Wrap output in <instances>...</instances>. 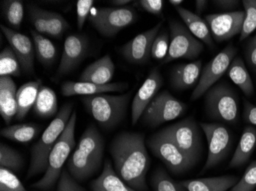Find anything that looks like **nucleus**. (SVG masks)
I'll list each match as a JSON object with an SVG mask.
<instances>
[{
  "label": "nucleus",
  "mask_w": 256,
  "mask_h": 191,
  "mask_svg": "<svg viewBox=\"0 0 256 191\" xmlns=\"http://www.w3.org/2000/svg\"><path fill=\"white\" fill-rule=\"evenodd\" d=\"M256 191V190H254V191Z\"/></svg>",
  "instance_id": "nucleus-51"
},
{
  "label": "nucleus",
  "mask_w": 256,
  "mask_h": 191,
  "mask_svg": "<svg viewBox=\"0 0 256 191\" xmlns=\"http://www.w3.org/2000/svg\"><path fill=\"white\" fill-rule=\"evenodd\" d=\"M128 83L123 82L110 83L104 85L80 81H66L62 85V93L64 97L92 96L110 92H122L128 90Z\"/></svg>",
  "instance_id": "nucleus-19"
},
{
  "label": "nucleus",
  "mask_w": 256,
  "mask_h": 191,
  "mask_svg": "<svg viewBox=\"0 0 256 191\" xmlns=\"http://www.w3.org/2000/svg\"><path fill=\"white\" fill-rule=\"evenodd\" d=\"M109 2L113 4V5H117L118 7H124V5L132 2V1H130V0H112Z\"/></svg>",
  "instance_id": "nucleus-49"
},
{
  "label": "nucleus",
  "mask_w": 256,
  "mask_h": 191,
  "mask_svg": "<svg viewBox=\"0 0 256 191\" xmlns=\"http://www.w3.org/2000/svg\"><path fill=\"white\" fill-rule=\"evenodd\" d=\"M162 84L164 80L159 69L154 67L134 97L132 106V125L134 126L138 123L145 109L158 94Z\"/></svg>",
  "instance_id": "nucleus-17"
},
{
  "label": "nucleus",
  "mask_w": 256,
  "mask_h": 191,
  "mask_svg": "<svg viewBox=\"0 0 256 191\" xmlns=\"http://www.w3.org/2000/svg\"><path fill=\"white\" fill-rule=\"evenodd\" d=\"M89 40L84 34H72L66 38L57 77H62L76 70L88 52Z\"/></svg>",
  "instance_id": "nucleus-16"
},
{
  "label": "nucleus",
  "mask_w": 256,
  "mask_h": 191,
  "mask_svg": "<svg viewBox=\"0 0 256 191\" xmlns=\"http://www.w3.org/2000/svg\"><path fill=\"white\" fill-rule=\"evenodd\" d=\"M24 165L21 154L7 145L0 144V166L12 172H18Z\"/></svg>",
  "instance_id": "nucleus-35"
},
{
  "label": "nucleus",
  "mask_w": 256,
  "mask_h": 191,
  "mask_svg": "<svg viewBox=\"0 0 256 191\" xmlns=\"http://www.w3.org/2000/svg\"><path fill=\"white\" fill-rule=\"evenodd\" d=\"M238 179L236 176L200 178L180 182L188 191H227L234 188Z\"/></svg>",
  "instance_id": "nucleus-24"
},
{
  "label": "nucleus",
  "mask_w": 256,
  "mask_h": 191,
  "mask_svg": "<svg viewBox=\"0 0 256 191\" xmlns=\"http://www.w3.org/2000/svg\"><path fill=\"white\" fill-rule=\"evenodd\" d=\"M27 9H28L30 21L34 26V30L40 34H46L48 11L34 4H28Z\"/></svg>",
  "instance_id": "nucleus-38"
},
{
  "label": "nucleus",
  "mask_w": 256,
  "mask_h": 191,
  "mask_svg": "<svg viewBox=\"0 0 256 191\" xmlns=\"http://www.w3.org/2000/svg\"><path fill=\"white\" fill-rule=\"evenodd\" d=\"M30 31L34 42V52L38 61L46 67L52 65L57 55L56 46L50 39L43 36V34L37 32L36 30L31 29Z\"/></svg>",
  "instance_id": "nucleus-30"
},
{
  "label": "nucleus",
  "mask_w": 256,
  "mask_h": 191,
  "mask_svg": "<svg viewBox=\"0 0 256 191\" xmlns=\"http://www.w3.org/2000/svg\"><path fill=\"white\" fill-rule=\"evenodd\" d=\"M104 140L96 125L90 124L80 136L77 148L68 161L67 169L78 182L94 176L103 163Z\"/></svg>",
  "instance_id": "nucleus-2"
},
{
  "label": "nucleus",
  "mask_w": 256,
  "mask_h": 191,
  "mask_svg": "<svg viewBox=\"0 0 256 191\" xmlns=\"http://www.w3.org/2000/svg\"><path fill=\"white\" fill-rule=\"evenodd\" d=\"M243 119L248 124L256 126V106L246 100L244 101Z\"/></svg>",
  "instance_id": "nucleus-46"
},
{
  "label": "nucleus",
  "mask_w": 256,
  "mask_h": 191,
  "mask_svg": "<svg viewBox=\"0 0 256 191\" xmlns=\"http://www.w3.org/2000/svg\"><path fill=\"white\" fill-rule=\"evenodd\" d=\"M136 10L132 6L92 8L88 20L104 36L112 38L138 19Z\"/></svg>",
  "instance_id": "nucleus-8"
},
{
  "label": "nucleus",
  "mask_w": 256,
  "mask_h": 191,
  "mask_svg": "<svg viewBox=\"0 0 256 191\" xmlns=\"http://www.w3.org/2000/svg\"><path fill=\"white\" fill-rule=\"evenodd\" d=\"M200 127L208 145V156L202 171L204 173L215 168L226 157L232 146V136L230 130L221 123H201Z\"/></svg>",
  "instance_id": "nucleus-13"
},
{
  "label": "nucleus",
  "mask_w": 256,
  "mask_h": 191,
  "mask_svg": "<svg viewBox=\"0 0 256 191\" xmlns=\"http://www.w3.org/2000/svg\"><path fill=\"white\" fill-rule=\"evenodd\" d=\"M90 188L92 191H138L122 180L108 159L104 162L100 176L90 182Z\"/></svg>",
  "instance_id": "nucleus-23"
},
{
  "label": "nucleus",
  "mask_w": 256,
  "mask_h": 191,
  "mask_svg": "<svg viewBox=\"0 0 256 191\" xmlns=\"http://www.w3.org/2000/svg\"><path fill=\"white\" fill-rule=\"evenodd\" d=\"M245 51L247 63L252 68L256 70V34L248 40Z\"/></svg>",
  "instance_id": "nucleus-45"
},
{
  "label": "nucleus",
  "mask_w": 256,
  "mask_h": 191,
  "mask_svg": "<svg viewBox=\"0 0 256 191\" xmlns=\"http://www.w3.org/2000/svg\"><path fill=\"white\" fill-rule=\"evenodd\" d=\"M57 191H86L74 180L68 171L63 169L61 177L58 182Z\"/></svg>",
  "instance_id": "nucleus-43"
},
{
  "label": "nucleus",
  "mask_w": 256,
  "mask_h": 191,
  "mask_svg": "<svg viewBox=\"0 0 256 191\" xmlns=\"http://www.w3.org/2000/svg\"><path fill=\"white\" fill-rule=\"evenodd\" d=\"M227 74L230 80L240 87L246 97H252L254 94L252 80L245 63L240 56H237L234 59L227 70Z\"/></svg>",
  "instance_id": "nucleus-28"
},
{
  "label": "nucleus",
  "mask_w": 256,
  "mask_h": 191,
  "mask_svg": "<svg viewBox=\"0 0 256 191\" xmlns=\"http://www.w3.org/2000/svg\"><path fill=\"white\" fill-rule=\"evenodd\" d=\"M176 11L182 18L186 26L196 38L205 43L210 47H214V42L210 29L205 20L184 7H176Z\"/></svg>",
  "instance_id": "nucleus-25"
},
{
  "label": "nucleus",
  "mask_w": 256,
  "mask_h": 191,
  "mask_svg": "<svg viewBox=\"0 0 256 191\" xmlns=\"http://www.w3.org/2000/svg\"><path fill=\"white\" fill-rule=\"evenodd\" d=\"M17 88L10 76L0 77V114L10 126L17 113Z\"/></svg>",
  "instance_id": "nucleus-22"
},
{
  "label": "nucleus",
  "mask_w": 256,
  "mask_h": 191,
  "mask_svg": "<svg viewBox=\"0 0 256 191\" xmlns=\"http://www.w3.org/2000/svg\"><path fill=\"white\" fill-rule=\"evenodd\" d=\"M114 170L122 180L138 191H148L146 177L150 159L142 133L123 132L110 142Z\"/></svg>",
  "instance_id": "nucleus-1"
},
{
  "label": "nucleus",
  "mask_w": 256,
  "mask_h": 191,
  "mask_svg": "<svg viewBox=\"0 0 256 191\" xmlns=\"http://www.w3.org/2000/svg\"><path fill=\"white\" fill-rule=\"evenodd\" d=\"M212 2L218 9L225 10L228 12L234 11L232 10L236 8L240 4V1L237 0H214Z\"/></svg>",
  "instance_id": "nucleus-47"
},
{
  "label": "nucleus",
  "mask_w": 256,
  "mask_h": 191,
  "mask_svg": "<svg viewBox=\"0 0 256 191\" xmlns=\"http://www.w3.org/2000/svg\"><path fill=\"white\" fill-rule=\"evenodd\" d=\"M204 95L206 112L208 117L216 121L236 123L238 117V97L228 84H216Z\"/></svg>",
  "instance_id": "nucleus-6"
},
{
  "label": "nucleus",
  "mask_w": 256,
  "mask_h": 191,
  "mask_svg": "<svg viewBox=\"0 0 256 191\" xmlns=\"http://www.w3.org/2000/svg\"><path fill=\"white\" fill-rule=\"evenodd\" d=\"M146 145L152 154L164 164L172 175H184L194 166L164 129L150 136Z\"/></svg>",
  "instance_id": "nucleus-7"
},
{
  "label": "nucleus",
  "mask_w": 256,
  "mask_h": 191,
  "mask_svg": "<svg viewBox=\"0 0 256 191\" xmlns=\"http://www.w3.org/2000/svg\"><path fill=\"white\" fill-rule=\"evenodd\" d=\"M77 113L73 112L66 129L60 139L56 142V146L52 150L48 158V167L44 172V176L32 187L42 191H48L52 189L56 182H58L62 168L66 160L74 150L76 145L74 132H76Z\"/></svg>",
  "instance_id": "nucleus-5"
},
{
  "label": "nucleus",
  "mask_w": 256,
  "mask_h": 191,
  "mask_svg": "<svg viewBox=\"0 0 256 191\" xmlns=\"http://www.w3.org/2000/svg\"><path fill=\"white\" fill-rule=\"evenodd\" d=\"M212 38L216 42L228 41L241 33L245 19V11H234L206 15Z\"/></svg>",
  "instance_id": "nucleus-15"
},
{
  "label": "nucleus",
  "mask_w": 256,
  "mask_h": 191,
  "mask_svg": "<svg viewBox=\"0 0 256 191\" xmlns=\"http://www.w3.org/2000/svg\"><path fill=\"white\" fill-rule=\"evenodd\" d=\"M132 97V91L122 95L102 93L86 96L82 101L102 129L112 130L124 119Z\"/></svg>",
  "instance_id": "nucleus-4"
},
{
  "label": "nucleus",
  "mask_w": 256,
  "mask_h": 191,
  "mask_svg": "<svg viewBox=\"0 0 256 191\" xmlns=\"http://www.w3.org/2000/svg\"><path fill=\"white\" fill-rule=\"evenodd\" d=\"M162 25V21H160L150 29L138 34L122 46L119 48V52L130 64L138 65L146 64L151 57L152 44Z\"/></svg>",
  "instance_id": "nucleus-14"
},
{
  "label": "nucleus",
  "mask_w": 256,
  "mask_h": 191,
  "mask_svg": "<svg viewBox=\"0 0 256 191\" xmlns=\"http://www.w3.org/2000/svg\"><path fill=\"white\" fill-rule=\"evenodd\" d=\"M237 48L232 43L228 44L204 67L200 78L191 95L192 101L204 96L225 74L230 64L236 57Z\"/></svg>",
  "instance_id": "nucleus-12"
},
{
  "label": "nucleus",
  "mask_w": 256,
  "mask_h": 191,
  "mask_svg": "<svg viewBox=\"0 0 256 191\" xmlns=\"http://www.w3.org/2000/svg\"><path fill=\"white\" fill-rule=\"evenodd\" d=\"M42 84L41 80L30 81L23 84L17 91V113L16 118L21 121L33 108Z\"/></svg>",
  "instance_id": "nucleus-27"
},
{
  "label": "nucleus",
  "mask_w": 256,
  "mask_h": 191,
  "mask_svg": "<svg viewBox=\"0 0 256 191\" xmlns=\"http://www.w3.org/2000/svg\"><path fill=\"white\" fill-rule=\"evenodd\" d=\"M202 61L175 66L170 74L171 86L178 90H186L197 85L202 73Z\"/></svg>",
  "instance_id": "nucleus-20"
},
{
  "label": "nucleus",
  "mask_w": 256,
  "mask_h": 191,
  "mask_svg": "<svg viewBox=\"0 0 256 191\" xmlns=\"http://www.w3.org/2000/svg\"><path fill=\"white\" fill-rule=\"evenodd\" d=\"M169 2L170 4L176 8V7H179L184 2V1L182 0H170Z\"/></svg>",
  "instance_id": "nucleus-50"
},
{
  "label": "nucleus",
  "mask_w": 256,
  "mask_h": 191,
  "mask_svg": "<svg viewBox=\"0 0 256 191\" xmlns=\"http://www.w3.org/2000/svg\"></svg>",
  "instance_id": "nucleus-52"
},
{
  "label": "nucleus",
  "mask_w": 256,
  "mask_h": 191,
  "mask_svg": "<svg viewBox=\"0 0 256 191\" xmlns=\"http://www.w3.org/2000/svg\"><path fill=\"white\" fill-rule=\"evenodd\" d=\"M170 43L168 55L161 64H166L180 58H197L204 49V45L185 25L176 20L169 21Z\"/></svg>",
  "instance_id": "nucleus-9"
},
{
  "label": "nucleus",
  "mask_w": 256,
  "mask_h": 191,
  "mask_svg": "<svg viewBox=\"0 0 256 191\" xmlns=\"http://www.w3.org/2000/svg\"><path fill=\"white\" fill-rule=\"evenodd\" d=\"M4 18L10 26L20 29L24 18V5L21 0H6L2 2Z\"/></svg>",
  "instance_id": "nucleus-33"
},
{
  "label": "nucleus",
  "mask_w": 256,
  "mask_h": 191,
  "mask_svg": "<svg viewBox=\"0 0 256 191\" xmlns=\"http://www.w3.org/2000/svg\"><path fill=\"white\" fill-rule=\"evenodd\" d=\"M72 103L64 104L50 126L46 128L40 140L32 146L27 179L46 172L50 153L66 129L72 115Z\"/></svg>",
  "instance_id": "nucleus-3"
},
{
  "label": "nucleus",
  "mask_w": 256,
  "mask_h": 191,
  "mask_svg": "<svg viewBox=\"0 0 256 191\" xmlns=\"http://www.w3.org/2000/svg\"><path fill=\"white\" fill-rule=\"evenodd\" d=\"M0 191H28L12 171L0 169Z\"/></svg>",
  "instance_id": "nucleus-40"
},
{
  "label": "nucleus",
  "mask_w": 256,
  "mask_h": 191,
  "mask_svg": "<svg viewBox=\"0 0 256 191\" xmlns=\"http://www.w3.org/2000/svg\"><path fill=\"white\" fill-rule=\"evenodd\" d=\"M21 65L10 46L5 47L0 54V77L21 75Z\"/></svg>",
  "instance_id": "nucleus-34"
},
{
  "label": "nucleus",
  "mask_w": 256,
  "mask_h": 191,
  "mask_svg": "<svg viewBox=\"0 0 256 191\" xmlns=\"http://www.w3.org/2000/svg\"><path fill=\"white\" fill-rule=\"evenodd\" d=\"M33 110L37 116L43 119H50L58 114L57 97L54 90L42 85Z\"/></svg>",
  "instance_id": "nucleus-29"
},
{
  "label": "nucleus",
  "mask_w": 256,
  "mask_h": 191,
  "mask_svg": "<svg viewBox=\"0 0 256 191\" xmlns=\"http://www.w3.org/2000/svg\"><path fill=\"white\" fill-rule=\"evenodd\" d=\"M170 47V36L166 29L158 33L151 48V57L162 61L168 55Z\"/></svg>",
  "instance_id": "nucleus-39"
},
{
  "label": "nucleus",
  "mask_w": 256,
  "mask_h": 191,
  "mask_svg": "<svg viewBox=\"0 0 256 191\" xmlns=\"http://www.w3.org/2000/svg\"><path fill=\"white\" fill-rule=\"evenodd\" d=\"M256 188V161L252 162L238 183L230 191H253Z\"/></svg>",
  "instance_id": "nucleus-41"
},
{
  "label": "nucleus",
  "mask_w": 256,
  "mask_h": 191,
  "mask_svg": "<svg viewBox=\"0 0 256 191\" xmlns=\"http://www.w3.org/2000/svg\"><path fill=\"white\" fill-rule=\"evenodd\" d=\"M186 110L188 105L164 90L158 93L145 109L142 116V121L146 126L158 127L180 117Z\"/></svg>",
  "instance_id": "nucleus-10"
},
{
  "label": "nucleus",
  "mask_w": 256,
  "mask_h": 191,
  "mask_svg": "<svg viewBox=\"0 0 256 191\" xmlns=\"http://www.w3.org/2000/svg\"><path fill=\"white\" fill-rule=\"evenodd\" d=\"M256 147V129L248 126L243 129L241 139L230 161L228 168L236 169L245 165L251 158Z\"/></svg>",
  "instance_id": "nucleus-26"
},
{
  "label": "nucleus",
  "mask_w": 256,
  "mask_h": 191,
  "mask_svg": "<svg viewBox=\"0 0 256 191\" xmlns=\"http://www.w3.org/2000/svg\"><path fill=\"white\" fill-rule=\"evenodd\" d=\"M242 4L245 9V19L240 33V41L246 39L256 29V0H243Z\"/></svg>",
  "instance_id": "nucleus-36"
},
{
  "label": "nucleus",
  "mask_w": 256,
  "mask_h": 191,
  "mask_svg": "<svg viewBox=\"0 0 256 191\" xmlns=\"http://www.w3.org/2000/svg\"><path fill=\"white\" fill-rule=\"evenodd\" d=\"M208 2L206 0H196V1H195V8L197 15H199V14L202 13V11L206 8Z\"/></svg>",
  "instance_id": "nucleus-48"
},
{
  "label": "nucleus",
  "mask_w": 256,
  "mask_h": 191,
  "mask_svg": "<svg viewBox=\"0 0 256 191\" xmlns=\"http://www.w3.org/2000/svg\"><path fill=\"white\" fill-rule=\"evenodd\" d=\"M93 0H78L76 5L77 9V26L79 31L82 30L87 18L90 15L92 7L94 5Z\"/></svg>",
  "instance_id": "nucleus-42"
},
{
  "label": "nucleus",
  "mask_w": 256,
  "mask_h": 191,
  "mask_svg": "<svg viewBox=\"0 0 256 191\" xmlns=\"http://www.w3.org/2000/svg\"><path fill=\"white\" fill-rule=\"evenodd\" d=\"M164 129L191 163L195 165L202 151L200 133L195 119L192 116L186 118Z\"/></svg>",
  "instance_id": "nucleus-11"
},
{
  "label": "nucleus",
  "mask_w": 256,
  "mask_h": 191,
  "mask_svg": "<svg viewBox=\"0 0 256 191\" xmlns=\"http://www.w3.org/2000/svg\"><path fill=\"white\" fill-rule=\"evenodd\" d=\"M164 2L162 0H140L136 5L152 15L164 18L162 8Z\"/></svg>",
  "instance_id": "nucleus-44"
},
{
  "label": "nucleus",
  "mask_w": 256,
  "mask_h": 191,
  "mask_svg": "<svg viewBox=\"0 0 256 191\" xmlns=\"http://www.w3.org/2000/svg\"><path fill=\"white\" fill-rule=\"evenodd\" d=\"M47 19V31L46 34L54 38H61L63 34L70 28L67 20L54 11H48Z\"/></svg>",
  "instance_id": "nucleus-37"
},
{
  "label": "nucleus",
  "mask_w": 256,
  "mask_h": 191,
  "mask_svg": "<svg viewBox=\"0 0 256 191\" xmlns=\"http://www.w3.org/2000/svg\"><path fill=\"white\" fill-rule=\"evenodd\" d=\"M115 66L109 54L88 66L79 77V81L96 83L100 85L108 84L113 78Z\"/></svg>",
  "instance_id": "nucleus-21"
},
{
  "label": "nucleus",
  "mask_w": 256,
  "mask_h": 191,
  "mask_svg": "<svg viewBox=\"0 0 256 191\" xmlns=\"http://www.w3.org/2000/svg\"><path fill=\"white\" fill-rule=\"evenodd\" d=\"M38 126L32 123L8 126L1 130V136L14 142L26 143L36 137L40 132Z\"/></svg>",
  "instance_id": "nucleus-31"
},
{
  "label": "nucleus",
  "mask_w": 256,
  "mask_h": 191,
  "mask_svg": "<svg viewBox=\"0 0 256 191\" xmlns=\"http://www.w3.org/2000/svg\"><path fill=\"white\" fill-rule=\"evenodd\" d=\"M1 30L16 55L23 72L32 74L34 72V46L31 39L25 34L4 25H1Z\"/></svg>",
  "instance_id": "nucleus-18"
},
{
  "label": "nucleus",
  "mask_w": 256,
  "mask_h": 191,
  "mask_svg": "<svg viewBox=\"0 0 256 191\" xmlns=\"http://www.w3.org/2000/svg\"><path fill=\"white\" fill-rule=\"evenodd\" d=\"M150 185L154 191H188L160 167L156 169L151 176Z\"/></svg>",
  "instance_id": "nucleus-32"
}]
</instances>
